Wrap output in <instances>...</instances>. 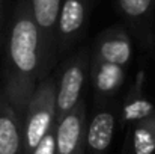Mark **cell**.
<instances>
[{
	"instance_id": "8fae6325",
	"label": "cell",
	"mask_w": 155,
	"mask_h": 154,
	"mask_svg": "<svg viewBox=\"0 0 155 154\" xmlns=\"http://www.w3.org/2000/svg\"><path fill=\"white\" fill-rule=\"evenodd\" d=\"M125 79H127L125 67L91 57L89 83L94 92V103L119 98V92L125 85Z\"/></svg>"
},
{
	"instance_id": "8992f818",
	"label": "cell",
	"mask_w": 155,
	"mask_h": 154,
	"mask_svg": "<svg viewBox=\"0 0 155 154\" xmlns=\"http://www.w3.org/2000/svg\"><path fill=\"white\" fill-rule=\"evenodd\" d=\"M116 11L133 39L145 50L155 49V0H114Z\"/></svg>"
},
{
	"instance_id": "ba28073f",
	"label": "cell",
	"mask_w": 155,
	"mask_h": 154,
	"mask_svg": "<svg viewBox=\"0 0 155 154\" xmlns=\"http://www.w3.org/2000/svg\"><path fill=\"white\" fill-rule=\"evenodd\" d=\"M134 54V39L125 24H114L101 30L91 47V57L130 67Z\"/></svg>"
},
{
	"instance_id": "52a82bcc",
	"label": "cell",
	"mask_w": 155,
	"mask_h": 154,
	"mask_svg": "<svg viewBox=\"0 0 155 154\" xmlns=\"http://www.w3.org/2000/svg\"><path fill=\"white\" fill-rule=\"evenodd\" d=\"M62 0H30L32 15L39 32L42 79L53 73L57 67L56 53V24Z\"/></svg>"
},
{
	"instance_id": "7c38bea8",
	"label": "cell",
	"mask_w": 155,
	"mask_h": 154,
	"mask_svg": "<svg viewBox=\"0 0 155 154\" xmlns=\"http://www.w3.org/2000/svg\"><path fill=\"white\" fill-rule=\"evenodd\" d=\"M23 124L21 115L15 110L0 88V154H21Z\"/></svg>"
},
{
	"instance_id": "4fadbf2b",
	"label": "cell",
	"mask_w": 155,
	"mask_h": 154,
	"mask_svg": "<svg viewBox=\"0 0 155 154\" xmlns=\"http://www.w3.org/2000/svg\"><path fill=\"white\" fill-rule=\"evenodd\" d=\"M124 132L122 153L155 154V113L130 124L124 128Z\"/></svg>"
},
{
	"instance_id": "9c48e42d",
	"label": "cell",
	"mask_w": 155,
	"mask_h": 154,
	"mask_svg": "<svg viewBox=\"0 0 155 154\" xmlns=\"http://www.w3.org/2000/svg\"><path fill=\"white\" fill-rule=\"evenodd\" d=\"M87 106L81 100L72 110L57 119L56 154H86Z\"/></svg>"
},
{
	"instance_id": "2e32d148",
	"label": "cell",
	"mask_w": 155,
	"mask_h": 154,
	"mask_svg": "<svg viewBox=\"0 0 155 154\" xmlns=\"http://www.w3.org/2000/svg\"><path fill=\"white\" fill-rule=\"evenodd\" d=\"M120 154H125V153H122V151H120Z\"/></svg>"
},
{
	"instance_id": "6da1fadb",
	"label": "cell",
	"mask_w": 155,
	"mask_h": 154,
	"mask_svg": "<svg viewBox=\"0 0 155 154\" xmlns=\"http://www.w3.org/2000/svg\"><path fill=\"white\" fill-rule=\"evenodd\" d=\"M2 89L15 110H23L42 79L41 43L30 0H15L3 43Z\"/></svg>"
},
{
	"instance_id": "5b68a950",
	"label": "cell",
	"mask_w": 155,
	"mask_h": 154,
	"mask_svg": "<svg viewBox=\"0 0 155 154\" xmlns=\"http://www.w3.org/2000/svg\"><path fill=\"white\" fill-rule=\"evenodd\" d=\"M119 125V98L94 103L87 113L86 154H107Z\"/></svg>"
},
{
	"instance_id": "3957f363",
	"label": "cell",
	"mask_w": 155,
	"mask_h": 154,
	"mask_svg": "<svg viewBox=\"0 0 155 154\" xmlns=\"http://www.w3.org/2000/svg\"><path fill=\"white\" fill-rule=\"evenodd\" d=\"M91 47L83 46L68 53L56 73V107L57 119L72 110L83 98L89 83Z\"/></svg>"
},
{
	"instance_id": "5bb4252c",
	"label": "cell",
	"mask_w": 155,
	"mask_h": 154,
	"mask_svg": "<svg viewBox=\"0 0 155 154\" xmlns=\"http://www.w3.org/2000/svg\"><path fill=\"white\" fill-rule=\"evenodd\" d=\"M29 154H56V125L36 144V147Z\"/></svg>"
},
{
	"instance_id": "9a60e30c",
	"label": "cell",
	"mask_w": 155,
	"mask_h": 154,
	"mask_svg": "<svg viewBox=\"0 0 155 154\" xmlns=\"http://www.w3.org/2000/svg\"><path fill=\"white\" fill-rule=\"evenodd\" d=\"M8 6L9 0H0V50L3 49L6 30H8V23H9V15H8Z\"/></svg>"
},
{
	"instance_id": "277c9868",
	"label": "cell",
	"mask_w": 155,
	"mask_h": 154,
	"mask_svg": "<svg viewBox=\"0 0 155 154\" xmlns=\"http://www.w3.org/2000/svg\"><path fill=\"white\" fill-rule=\"evenodd\" d=\"M95 0H62L56 24L57 60L74 50L86 36Z\"/></svg>"
},
{
	"instance_id": "30bf717a",
	"label": "cell",
	"mask_w": 155,
	"mask_h": 154,
	"mask_svg": "<svg viewBox=\"0 0 155 154\" xmlns=\"http://www.w3.org/2000/svg\"><path fill=\"white\" fill-rule=\"evenodd\" d=\"M155 113V103L146 92V73L140 68L122 100H119V125L124 130L130 124Z\"/></svg>"
},
{
	"instance_id": "7a4b0ae2",
	"label": "cell",
	"mask_w": 155,
	"mask_h": 154,
	"mask_svg": "<svg viewBox=\"0 0 155 154\" xmlns=\"http://www.w3.org/2000/svg\"><path fill=\"white\" fill-rule=\"evenodd\" d=\"M57 122L56 107V73L53 71L41 79L26 104L21 124H23V151L29 154L36 144L51 130Z\"/></svg>"
}]
</instances>
